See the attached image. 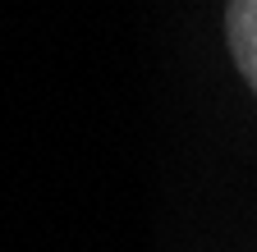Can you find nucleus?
<instances>
[{
    "label": "nucleus",
    "mask_w": 257,
    "mask_h": 252,
    "mask_svg": "<svg viewBox=\"0 0 257 252\" xmlns=\"http://www.w3.org/2000/svg\"><path fill=\"white\" fill-rule=\"evenodd\" d=\"M225 37L243 83L257 92V0H230L225 5Z\"/></svg>",
    "instance_id": "f257e3e1"
}]
</instances>
